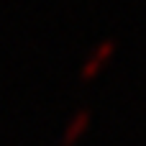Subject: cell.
I'll return each mask as SVG.
<instances>
[{"label":"cell","instance_id":"obj_2","mask_svg":"<svg viewBox=\"0 0 146 146\" xmlns=\"http://www.w3.org/2000/svg\"><path fill=\"white\" fill-rule=\"evenodd\" d=\"M110 51H113V38H105V41L98 46V51H95V54H92V56L85 62V67H82V77L92 74V72H95V67H98V64H100V62H103V59H105Z\"/></svg>","mask_w":146,"mask_h":146},{"label":"cell","instance_id":"obj_1","mask_svg":"<svg viewBox=\"0 0 146 146\" xmlns=\"http://www.w3.org/2000/svg\"><path fill=\"white\" fill-rule=\"evenodd\" d=\"M87 118H90V110L87 108H82V110H77V115L72 118V123H69V128L64 131V139H62V146H69L74 141V136L87 126Z\"/></svg>","mask_w":146,"mask_h":146}]
</instances>
